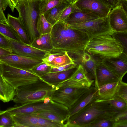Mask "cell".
Here are the masks:
<instances>
[{
  "label": "cell",
  "instance_id": "cell-1",
  "mask_svg": "<svg viewBox=\"0 0 127 127\" xmlns=\"http://www.w3.org/2000/svg\"><path fill=\"white\" fill-rule=\"evenodd\" d=\"M50 33L53 47L51 51L66 52L80 57L85 52L90 38L85 32L58 21L53 25Z\"/></svg>",
  "mask_w": 127,
  "mask_h": 127
},
{
  "label": "cell",
  "instance_id": "cell-2",
  "mask_svg": "<svg viewBox=\"0 0 127 127\" xmlns=\"http://www.w3.org/2000/svg\"><path fill=\"white\" fill-rule=\"evenodd\" d=\"M119 113L108 103L94 101L68 119L66 127H88L101 119H114Z\"/></svg>",
  "mask_w": 127,
  "mask_h": 127
},
{
  "label": "cell",
  "instance_id": "cell-3",
  "mask_svg": "<svg viewBox=\"0 0 127 127\" xmlns=\"http://www.w3.org/2000/svg\"><path fill=\"white\" fill-rule=\"evenodd\" d=\"M41 0H19L15 8L19 13L18 17L24 27L31 43L40 36L36 25L40 14L39 5Z\"/></svg>",
  "mask_w": 127,
  "mask_h": 127
},
{
  "label": "cell",
  "instance_id": "cell-4",
  "mask_svg": "<svg viewBox=\"0 0 127 127\" xmlns=\"http://www.w3.org/2000/svg\"><path fill=\"white\" fill-rule=\"evenodd\" d=\"M53 87L40 78L36 82L18 88L13 101L19 105L43 101L50 97Z\"/></svg>",
  "mask_w": 127,
  "mask_h": 127
},
{
  "label": "cell",
  "instance_id": "cell-5",
  "mask_svg": "<svg viewBox=\"0 0 127 127\" xmlns=\"http://www.w3.org/2000/svg\"><path fill=\"white\" fill-rule=\"evenodd\" d=\"M87 52L102 58L117 56L122 52L119 42L110 33L98 35L90 38L85 48Z\"/></svg>",
  "mask_w": 127,
  "mask_h": 127
},
{
  "label": "cell",
  "instance_id": "cell-6",
  "mask_svg": "<svg viewBox=\"0 0 127 127\" xmlns=\"http://www.w3.org/2000/svg\"><path fill=\"white\" fill-rule=\"evenodd\" d=\"M69 109L65 106L51 100L50 97L42 101L32 103L16 105L5 110L11 114H31L35 112L47 111L55 113L66 122L68 119Z\"/></svg>",
  "mask_w": 127,
  "mask_h": 127
},
{
  "label": "cell",
  "instance_id": "cell-7",
  "mask_svg": "<svg viewBox=\"0 0 127 127\" xmlns=\"http://www.w3.org/2000/svg\"><path fill=\"white\" fill-rule=\"evenodd\" d=\"M0 75L16 90L40 79L32 72L16 68L0 62Z\"/></svg>",
  "mask_w": 127,
  "mask_h": 127
},
{
  "label": "cell",
  "instance_id": "cell-8",
  "mask_svg": "<svg viewBox=\"0 0 127 127\" xmlns=\"http://www.w3.org/2000/svg\"><path fill=\"white\" fill-rule=\"evenodd\" d=\"M89 88L72 86L53 88L49 97L52 101L69 110Z\"/></svg>",
  "mask_w": 127,
  "mask_h": 127
},
{
  "label": "cell",
  "instance_id": "cell-9",
  "mask_svg": "<svg viewBox=\"0 0 127 127\" xmlns=\"http://www.w3.org/2000/svg\"><path fill=\"white\" fill-rule=\"evenodd\" d=\"M69 25L86 33L89 37L90 39L99 35L111 34L113 32L107 16L83 23Z\"/></svg>",
  "mask_w": 127,
  "mask_h": 127
},
{
  "label": "cell",
  "instance_id": "cell-10",
  "mask_svg": "<svg viewBox=\"0 0 127 127\" xmlns=\"http://www.w3.org/2000/svg\"><path fill=\"white\" fill-rule=\"evenodd\" d=\"M74 4L81 10L99 18L107 17L112 9L98 0H77Z\"/></svg>",
  "mask_w": 127,
  "mask_h": 127
},
{
  "label": "cell",
  "instance_id": "cell-11",
  "mask_svg": "<svg viewBox=\"0 0 127 127\" xmlns=\"http://www.w3.org/2000/svg\"><path fill=\"white\" fill-rule=\"evenodd\" d=\"M43 61L42 59L13 54L0 57V62L16 68L30 71Z\"/></svg>",
  "mask_w": 127,
  "mask_h": 127
},
{
  "label": "cell",
  "instance_id": "cell-12",
  "mask_svg": "<svg viewBox=\"0 0 127 127\" xmlns=\"http://www.w3.org/2000/svg\"><path fill=\"white\" fill-rule=\"evenodd\" d=\"M102 61L121 81L127 73V57L122 52L114 57H105Z\"/></svg>",
  "mask_w": 127,
  "mask_h": 127
},
{
  "label": "cell",
  "instance_id": "cell-13",
  "mask_svg": "<svg viewBox=\"0 0 127 127\" xmlns=\"http://www.w3.org/2000/svg\"><path fill=\"white\" fill-rule=\"evenodd\" d=\"M107 17L109 24L113 32H127V18L122 7L118 5L112 9Z\"/></svg>",
  "mask_w": 127,
  "mask_h": 127
},
{
  "label": "cell",
  "instance_id": "cell-14",
  "mask_svg": "<svg viewBox=\"0 0 127 127\" xmlns=\"http://www.w3.org/2000/svg\"><path fill=\"white\" fill-rule=\"evenodd\" d=\"M9 39L12 52L13 54L42 60L48 52L25 44L22 42L10 38Z\"/></svg>",
  "mask_w": 127,
  "mask_h": 127
},
{
  "label": "cell",
  "instance_id": "cell-15",
  "mask_svg": "<svg viewBox=\"0 0 127 127\" xmlns=\"http://www.w3.org/2000/svg\"><path fill=\"white\" fill-rule=\"evenodd\" d=\"M42 60L52 68H57L69 64H76L74 60L66 52L50 51L47 53Z\"/></svg>",
  "mask_w": 127,
  "mask_h": 127
},
{
  "label": "cell",
  "instance_id": "cell-16",
  "mask_svg": "<svg viewBox=\"0 0 127 127\" xmlns=\"http://www.w3.org/2000/svg\"><path fill=\"white\" fill-rule=\"evenodd\" d=\"M98 95V89L93 84L69 110L67 120L89 103L95 100Z\"/></svg>",
  "mask_w": 127,
  "mask_h": 127
},
{
  "label": "cell",
  "instance_id": "cell-17",
  "mask_svg": "<svg viewBox=\"0 0 127 127\" xmlns=\"http://www.w3.org/2000/svg\"><path fill=\"white\" fill-rule=\"evenodd\" d=\"M102 59L98 61L96 67L97 81L98 88L100 86L105 84L121 81L119 77L103 63Z\"/></svg>",
  "mask_w": 127,
  "mask_h": 127
},
{
  "label": "cell",
  "instance_id": "cell-18",
  "mask_svg": "<svg viewBox=\"0 0 127 127\" xmlns=\"http://www.w3.org/2000/svg\"><path fill=\"white\" fill-rule=\"evenodd\" d=\"M76 67L65 71L55 72H50L40 78L54 87L69 78L77 69Z\"/></svg>",
  "mask_w": 127,
  "mask_h": 127
},
{
  "label": "cell",
  "instance_id": "cell-19",
  "mask_svg": "<svg viewBox=\"0 0 127 127\" xmlns=\"http://www.w3.org/2000/svg\"><path fill=\"white\" fill-rule=\"evenodd\" d=\"M11 115L15 123V127H37L38 117L25 113H13Z\"/></svg>",
  "mask_w": 127,
  "mask_h": 127
},
{
  "label": "cell",
  "instance_id": "cell-20",
  "mask_svg": "<svg viewBox=\"0 0 127 127\" xmlns=\"http://www.w3.org/2000/svg\"><path fill=\"white\" fill-rule=\"evenodd\" d=\"M119 82L108 83L100 86L98 96L95 100L103 101L113 97L117 92Z\"/></svg>",
  "mask_w": 127,
  "mask_h": 127
},
{
  "label": "cell",
  "instance_id": "cell-21",
  "mask_svg": "<svg viewBox=\"0 0 127 127\" xmlns=\"http://www.w3.org/2000/svg\"><path fill=\"white\" fill-rule=\"evenodd\" d=\"M0 99L4 103L13 100L15 95V88L0 75Z\"/></svg>",
  "mask_w": 127,
  "mask_h": 127
},
{
  "label": "cell",
  "instance_id": "cell-22",
  "mask_svg": "<svg viewBox=\"0 0 127 127\" xmlns=\"http://www.w3.org/2000/svg\"><path fill=\"white\" fill-rule=\"evenodd\" d=\"M64 0L61 3L47 11L43 14L48 21L53 26L58 21L64 10L70 4Z\"/></svg>",
  "mask_w": 127,
  "mask_h": 127
},
{
  "label": "cell",
  "instance_id": "cell-23",
  "mask_svg": "<svg viewBox=\"0 0 127 127\" xmlns=\"http://www.w3.org/2000/svg\"><path fill=\"white\" fill-rule=\"evenodd\" d=\"M7 19L10 25L14 29L23 43L28 45L31 44L29 38L27 31L18 18L11 15H7Z\"/></svg>",
  "mask_w": 127,
  "mask_h": 127
},
{
  "label": "cell",
  "instance_id": "cell-24",
  "mask_svg": "<svg viewBox=\"0 0 127 127\" xmlns=\"http://www.w3.org/2000/svg\"><path fill=\"white\" fill-rule=\"evenodd\" d=\"M29 45L43 51L50 52L53 48L51 33L40 35Z\"/></svg>",
  "mask_w": 127,
  "mask_h": 127
},
{
  "label": "cell",
  "instance_id": "cell-25",
  "mask_svg": "<svg viewBox=\"0 0 127 127\" xmlns=\"http://www.w3.org/2000/svg\"><path fill=\"white\" fill-rule=\"evenodd\" d=\"M99 18L81 10L71 14L64 22L70 25L83 23Z\"/></svg>",
  "mask_w": 127,
  "mask_h": 127
},
{
  "label": "cell",
  "instance_id": "cell-26",
  "mask_svg": "<svg viewBox=\"0 0 127 127\" xmlns=\"http://www.w3.org/2000/svg\"><path fill=\"white\" fill-rule=\"evenodd\" d=\"M100 59L96 61L91 56L90 59L88 60H81L82 65L85 70L88 76L91 79L94 81V85L97 89L98 87L97 81L96 67L98 62Z\"/></svg>",
  "mask_w": 127,
  "mask_h": 127
},
{
  "label": "cell",
  "instance_id": "cell-27",
  "mask_svg": "<svg viewBox=\"0 0 127 127\" xmlns=\"http://www.w3.org/2000/svg\"><path fill=\"white\" fill-rule=\"evenodd\" d=\"M69 79L79 81L86 84L90 87L94 84V81L91 79L88 76L83 65L81 64L78 65L77 69Z\"/></svg>",
  "mask_w": 127,
  "mask_h": 127
},
{
  "label": "cell",
  "instance_id": "cell-28",
  "mask_svg": "<svg viewBox=\"0 0 127 127\" xmlns=\"http://www.w3.org/2000/svg\"><path fill=\"white\" fill-rule=\"evenodd\" d=\"M102 101L108 103L119 113L127 111V101L118 95H115L110 99Z\"/></svg>",
  "mask_w": 127,
  "mask_h": 127
},
{
  "label": "cell",
  "instance_id": "cell-29",
  "mask_svg": "<svg viewBox=\"0 0 127 127\" xmlns=\"http://www.w3.org/2000/svg\"><path fill=\"white\" fill-rule=\"evenodd\" d=\"M32 115L44 118L62 125L63 127H66V121L57 114L47 111L37 112L31 114Z\"/></svg>",
  "mask_w": 127,
  "mask_h": 127
},
{
  "label": "cell",
  "instance_id": "cell-30",
  "mask_svg": "<svg viewBox=\"0 0 127 127\" xmlns=\"http://www.w3.org/2000/svg\"><path fill=\"white\" fill-rule=\"evenodd\" d=\"M53 26L47 20L44 14L39 15L37 22L36 28L40 35L50 33Z\"/></svg>",
  "mask_w": 127,
  "mask_h": 127
},
{
  "label": "cell",
  "instance_id": "cell-31",
  "mask_svg": "<svg viewBox=\"0 0 127 127\" xmlns=\"http://www.w3.org/2000/svg\"><path fill=\"white\" fill-rule=\"evenodd\" d=\"M0 33L9 38L17 41L22 42L18 34L10 24H6L0 23Z\"/></svg>",
  "mask_w": 127,
  "mask_h": 127
},
{
  "label": "cell",
  "instance_id": "cell-32",
  "mask_svg": "<svg viewBox=\"0 0 127 127\" xmlns=\"http://www.w3.org/2000/svg\"><path fill=\"white\" fill-rule=\"evenodd\" d=\"M64 0H41L39 4L40 14H44L48 10L62 3Z\"/></svg>",
  "mask_w": 127,
  "mask_h": 127
},
{
  "label": "cell",
  "instance_id": "cell-33",
  "mask_svg": "<svg viewBox=\"0 0 127 127\" xmlns=\"http://www.w3.org/2000/svg\"><path fill=\"white\" fill-rule=\"evenodd\" d=\"M0 127H15V124L11 114L4 111H0Z\"/></svg>",
  "mask_w": 127,
  "mask_h": 127
},
{
  "label": "cell",
  "instance_id": "cell-34",
  "mask_svg": "<svg viewBox=\"0 0 127 127\" xmlns=\"http://www.w3.org/2000/svg\"><path fill=\"white\" fill-rule=\"evenodd\" d=\"M52 68L43 61L42 62L34 67L30 71L40 78L50 72Z\"/></svg>",
  "mask_w": 127,
  "mask_h": 127
},
{
  "label": "cell",
  "instance_id": "cell-35",
  "mask_svg": "<svg viewBox=\"0 0 127 127\" xmlns=\"http://www.w3.org/2000/svg\"><path fill=\"white\" fill-rule=\"evenodd\" d=\"M111 34L120 43L122 48V53L127 57V32H113Z\"/></svg>",
  "mask_w": 127,
  "mask_h": 127
},
{
  "label": "cell",
  "instance_id": "cell-36",
  "mask_svg": "<svg viewBox=\"0 0 127 127\" xmlns=\"http://www.w3.org/2000/svg\"><path fill=\"white\" fill-rule=\"evenodd\" d=\"M115 123L114 119L102 118L96 121L88 127H114Z\"/></svg>",
  "mask_w": 127,
  "mask_h": 127
},
{
  "label": "cell",
  "instance_id": "cell-37",
  "mask_svg": "<svg viewBox=\"0 0 127 127\" xmlns=\"http://www.w3.org/2000/svg\"><path fill=\"white\" fill-rule=\"evenodd\" d=\"M81 11L74 4L70 3L62 12L58 21L64 22L72 13Z\"/></svg>",
  "mask_w": 127,
  "mask_h": 127
},
{
  "label": "cell",
  "instance_id": "cell-38",
  "mask_svg": "<svg viewBox=\"0 0 127 127\" xmlns=\"http://www.w3.org/2000/svg\"><path fill=\"white\" fill-rule=\"evenodd\" d=\"M37 127H63V126L49 120L38 117Z\"/></svg>",
  "mask_w": 127,
  "mask_h": 127
},
{
  "label": "cell",
  "instance_id": "cell-39",
  "mask_svg": "<svg viewBox=\"0 0 127 127\" xmlns=\"http://www.w3.org/2000/svg\"><path fill=\"white\" fill-rule=\"evenodd\" d=\"M0 47L9 50L12 52L9 38L1 33H0Z\"/></svg>",
  "mask_w": 127,
  "mask_h": 127
},
{
  "label": "cell",
  "instance_id": "cell-40",
  "mask_svg": "<svg viewBox=\"0 0 127 127\" xmlns=\"http://www.w3.org/2000/svg\"><path fill=\"white\" fill-rule=\"evenodd\" d=\"M116 95L127 96V83L120 81Z\"/></svg>",
  "mask_w": 127,
  "mask_h": 127
},
{
  "label": "cell",
  "instance_id": "cell-41",
  "mask_svg": "<svg viewBox=\"0 0 127 127\" xmlns=\"http://www.w3.org/2000/svg\"><path fill=\"white\" fill-rule=\"evenodd\" d=\"M77 64H69L57 68H52L50 72H55L66 70L76 67Z\"/></svg>",
  "mask_w": 127,
  "mask_h": 127
},
{
  "label": "cell",
  "instance_id": "cell-42",
  "mask_svg": "<svg viewBox=\"0 0 127 127\" xmlns=\"http://www.w3.org/2000/svg\"><path fill=\"white\" fill-rule=\"evenodd\" d=\"M104 4L109 6L112 9L117 6L120 0H98Z\"/></svg>",
  "mask_w": 127,
  "mask_h": 127
},
{
  "label": "cell",
  "instance_id": "cell-43",
  "mask_svg": "<svg viewBox=\"0 0 127 127\" xmlns=\"http://www.w3.org/2000/svg\"><path fill=\"white\" fill-rule=\"evenodd\" d=\"M115 123L127 121V111L122 113H119L114 119Z\"/></svg>",
  "mask_w": 127,
  "mask_h": 127
},
{
  "label": "cell",
  "instance_id": "cell-44",
  "mask_svg": "<svg viewBox=\"0 0 127 127\" xmlns=\"http://www.w3.org/2000/svg\"><path fill=\"white\" fill-rule=\"evenodd\" d=\"M0 23L9 25L8 20L5 17L2 7L0 5Z\"/></svg>",
  "mask_w": 127,
  "mask_h": 127
},
{
  "label": "cell",
  "instance_id": "cell-45",
  "mask_svg": "<svg viewBox=\"0 0 127 127\" xmlns=\"http://www.w3.org/2000/svg\"><path fill=\"white\" fill-rule=\"evenodd\" d=\"M118 5L122 7L127 18V1L124 0H120Z\"/></svg>",
  "mask_w": 127,
  "mask_h": 127
},
{
  "label": "cell",
  "instance_id": "cell-46",
  "mask_svg": "<svg viewBox=\"0 0 127 127\" xmlns=\"http://www.w3.org/2000/svg\"><path fill=\"white\" fill-rule=\"evenodd\" d=\"M8 4V6L10 8L12 12L14 11L17 3L18 2L17 0H7Z\"/></svg>",
  "mask_w": 127,
  "mask_h": 127
},
{
  "label": "cell",
  "instance_id": "cell-47",
  "mask_svg": "<svg viewBox=\"0 0 127 127\" xmlns=\"http://www.w3.org/2000/svg\"><path fill=\"white\" fill-rule=\"evenodd\" d=\"M10 51L0 47V57L6 56L13 54Z\"/></svg>",
  "mask_w": 127,
  "mask_h": 127
},
{
  "label": "cell",
  "instance_id": "cell-48",
  "mask_svg": "<svg viewBox=\"0 0 127 127\" xmlns=\"http://www.w3.org/2000/svg\"><path fill=\"white\" fill-rule=\"evenodd\" d=\"M0 5L2 7L3 11H5L8 6L7 0H0Z\"/></svg>",
  "mask_w": 127,
  "mask_h": 127
},
{
  "label": "cell",
  "instance_id": "cell-49",
  "mask_svg": "<svg viewBox=\"0 0 127 127\" xmlns=\"http://www.w3.org/2000/svg\"><path fill=\"white\" fill-rule=\"evenodd\" d=\"M114 127H127V121L115 123Z\"/></svg>",
  "mask_w": 127,
  "mask_h": 127
},
{
  "label": "cell",
  "instance_id": "cell-50",
  "mask_svg": "<svg viewBox=\"0 0 127 127\" xmlns=\"http://www.w3.org/2000/svg\"><path fill=\"white\" fill-rule=\"evenodd\" d=\"M121 96L125 100L127 101V96L124 95H119Z\"/></svg>",
  "mask_w": 127,
  "mask_h": 127
},
{
  "label": "cell",
  "instance_id": "cell-51",
  "mask_svg": "<svg viewBox=\"0 0 127 127\" xmlns=\"http://www.w3.org/2000/svg\"><path fill=\"white\" fill-rule=\"evenodd\" d=\"M71 3L74 4L77 0H66Z\"/></svg>",
  "mask_w": 127,
  "mask_h": 127
},
{
  "label": "cell",
  "instance_id": "cell-52",
  "mask_svg": "<svg viewBox=\"0 0 127 127\" xmlns=\"http://www.w3.org/2000/svg\"><path fill=\"white\" fill-rule=\"evenodd\" d=\"M18 2V1H19V0H17Z\"/></svg>",
  "mask_w": 127,
  "mask_h": 127
},
{
  "label": "cell",
  "instance_id": "cell-53",
  "mask_svg": "<svg viewBox=\"0 0 127 127\" xmlns=\"http://www.w3.org/2000/svg\"><path fill=\"white\" fill-rule=\"evenodd\" d=\"M125 0L127 1V0Z\"/></svg>",
  "mask_w": 127,
  "mask_h": 127
}]
</instances>
